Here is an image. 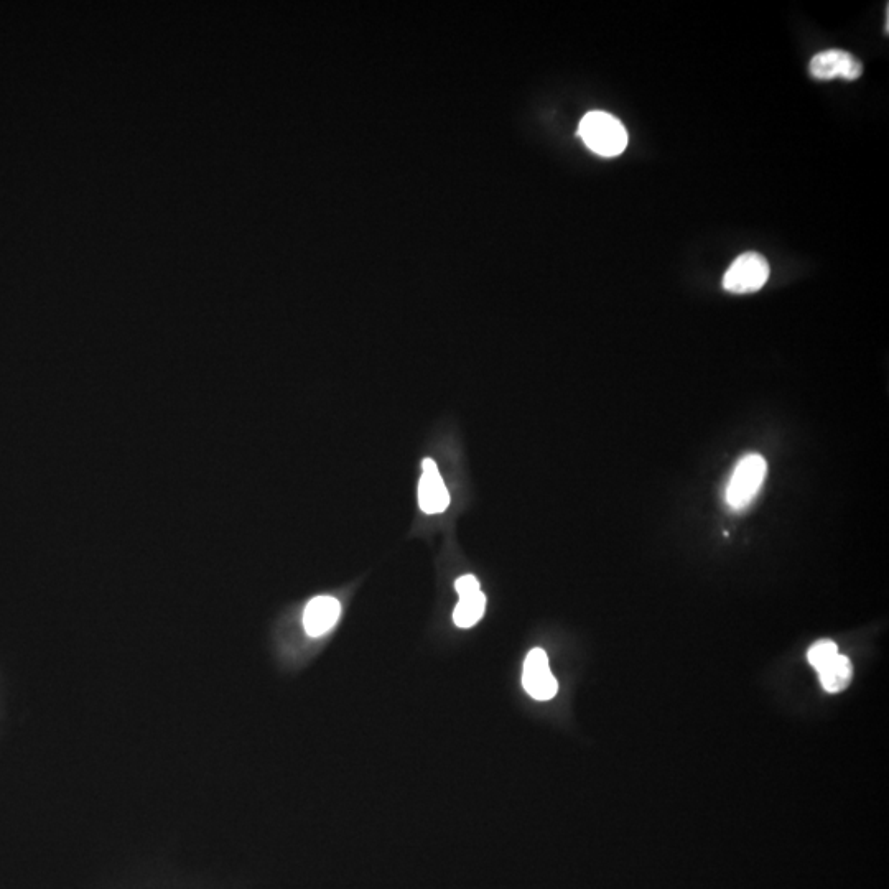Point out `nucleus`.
<instances>
[{
  "mask_svg": "<svg viewBox=\"0 0 889 889\" xmlns=\"http://www.w3.org/2000/svg\"><path fill=\"white\" fill-rule=\"evenodd\" d=\"M578 135L588 149L601 157H618L628 147V132L623 122L610 112H588L578 126Z\"/></svg>",
  "mask_w": 889,
  "mask_h": 889,
  "instance_id": "f257e3e1",
  "label": "nucleus"
},
{
  "mask_svg": "<svg viewBox=\"0 0 889 889\" xmlns=\"http://www.w3.org/2000/svg\"><path fill=\"white\" fill-rule=\"evenodd\" d=\"M768 473V463L758 453L741 458L727 488V504L731 509H745L755 501Z\"/></svg>",
  "mask_w": 889,
  "mask_h": 889,
  "instance_id": "f03ea898",
  "label": "nucleus"
},
{
  "mask_svg": "<svg viewBox=\"0 0 889 889\" xmlns=\"http://www.w3.org/2000/svg\"><path fill=\"white\" fill-rule=\"evenodd\" d=\"M769 279V264L758 252H745L736 257L723 275V289L730 294H755Z\"/></svg>",
  "mask_w": 889,
  "mask_h": 889,
  "instance_id": "7ed1b4c3",
  "label": "nucleus"
},
{
  "mask_svg": "<svg viewBox=\"0 0 889 889\" xmlns=\"http://www.w3.org/2000/svg\"><path fill=\"white\" fill-rule=\"evenodd\" d=\"M809 71L814 80L830 81L840 78L845 81H857L863 75V65L862 61L852 53L840 48H830L817 53L810 60Z\"/></svg>",
  "mask_w": 889,
  "mask_h": 889,
  "instance_id": "20e7f679",
  "label": "nucleus"
},
{
  "mask_svg": "<svg viewBox=\"0 0 889 889\" xmlns=\"http://www.w3.org/2000/svg\"><path fill=\"white\" fill-rule=\"evenodd\" d=\"M522 684L532 699L550 700L557 695L559 684L550 671L549 657L544 649L536 647L527 654L522 672Z\"/></svg>",
  "mask_w": 889,
  "mask_h": 889,
  "instance_id": "39448f33",
  "label": "nucleus"
},
{
  "mask_svg": "<svg viewBox=\"0 0 889 889\" xmlns=\"http://www.w3.org/2000/svg\"><path fill=\"white\" fill-rule=\"evenodd\" d=\"M341 616V603L335 596H315L303 610V628L310 638H322L335 628Z\"/></svg>",
  "mask_w": 889,
  "mask_h": 889,
  "instance_id": "423d86ee",
  "label": "nucleus"
},
{
  "mask_svg": "<svg viewBox=\"0 0 889 889\" xmlns=\"http://www.w3.org/2000/svg\"><path fill=\"white\" fill-rule=\"evenodd\" d=\"M419 483V504L425 514H440L450 506V494L438 473L437 463L425 458Z\"/></svg>",
  "mask_w": 889,
  "mask_h": 889,
  "instance_id": "0eeeda50",
  "label": "nucleus"
},
{
  "mask_svg": "<svg viewBox=\"0 0 889 889\" xmlns=\"http://www.w3.org/2000/svg\"><path fill=\"white\" fill-rule=\"evenodd\" d=\"M820 684L830 694H837L847 689L852 682L853 666L848 657L837 654L832 661L819 669Z\"/></svg>",
  "mask_w": 889,
  "mask_h": 889,
  "instance_id": "6e6552de",
  "label": "nucleus"
},
{
  "mask_svg": "<svg viewBox=\"0 0 889 889\" xmlns=\"http://www.w3.org/2000/svg\"><path fill=\"white\" fill-rule=\"evenodd\" d=\"M486 610V596L483 592L460 596L457 608L453 611V621L458 628H471L483 618Z\"/></svg>",
  "mask_w": 889,
  "mask_h": 889,
  "instance_id": "1a4fd4ad",
  "label": "nucleus"
},
{
  "mask_svg": "<svg viewBox=\"0 0 889 889\" xmlns=\"http://www.w3.org/2000/svg\"><path fill=\"white\" fill-rule=\"evenodd\" d=\"M837 654V644L834 641L825 639V641H819V643H815L814 646L810 647L809 652H807V659H809L810 666L814 667L815 671H819L827 662L832 661Z\"/></svg>",
  "mask_w": 889,
  "mask_h": 889,
  "instance_id": "9d476101",
  "label": "nucleus"
},
{
  "mask_svg": "<svg viewBox=\"0 0 889 889\" xmlns=\"http://www.w3.org/2000/svg\"><path fill=\"white\" fill-rule=\"evenodd\" d=\"M455 588H457V593L460 596L471 595V593L480 592L481 590L480 582L473 575H465V577L458 578Z\"/></svg>",
  "mask_w": 889,
  "mask_h": 889,
  "instance_id": "9b49d317",
  "label": "nucleus"
}]
</instances>
